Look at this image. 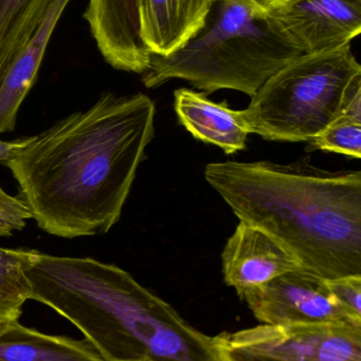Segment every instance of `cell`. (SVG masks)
<instances>
[{
	"instance_id": "1",
	"label": "cell",
	"mask_w": 361,
	"mask_h": 361,
	"mask_svg": "<svg viewBox=\"0 0 361 361\" xmlns=\"http://www.w3.org/2000/svg\"><path fill=\"white\" fill-rule=\"evenodd\" d=\"M155 114L143 93H104L88 110L28 137L2 164L38 227L66 239L107 233L154 139Z\"/></svg>"
},
{
	"instance_id": "2",
	"label": "cell",
	"mask_w": 361,
	"mask_h": 361,
	"mask_svg": "<svg viewBox=\"0 0 361 361\" xmlns=\"http://www.w3.org/2000/svg\"><path fill=\"white\" fill-rule=\"evenodd\" d=\"M210 186L239 221L288 248L324 279L361 275V173L307 163H210Z\"/></svg>"
},
{
	"instance_id": "3",
	"label": "cell",
	"mask_w": 361,
	"mask_h": 361,
	"mask_svg": "<svg viewBox=\"0 0 361 361\" xmlns=\"http://www.w3.org/2000/svg\"><path fill=\"white\" fill-rule=\"evenodd\" d=\"M32 300L71 322L104 361H224L214 337L116 265L31 250Z\"/></svg>"
},
{
	"instance_id": "4",
	"label": "cell",
	"mask_w": 361,
	"mask_h": 361,
	"mask_svg": "<svg viewBox=\"0 0 361 361\" xmlns=\"http://www.w3.org/2000/svg\"><path fill=\"white\" fill-rule=\"evenodd\" d=\"M218 1L215 17L184 47L152 56L142 82L156 88L184 80L207 94L237 90L252 97L276 72L302 55L273 30L266 17L229 1Z\"/></svg>"
},
{
	"instance_id": "5",
	"label": "cell",
	"mask_w": 361,
	"mask_h": 361,
	"mask_svg": "<svg viewBox=\"0 0 361 361\" xmlns=\"http://www.w3.org/2000/svg\"><path fill=\"white\" fill-rule=\"evenodd\" d=\"M361 67L350 46L302 54L276 72L242 110L249 133L276 142H307L343 111Z\"/></svg>"
},
{
	"instance_id": "6",
	"label": "cell",
	"mask_w": 361,
	"mask_h": 361,
	"mask_svg": "<svg viewBox=\"0 0 361 361\" xmlns=\"http://www.w3.org/2000/svg\"><path fill=\"white\" fill-rule=\"evenodd\" d=\"M214 341L224 361H361V326L262 324Z\"/></svg>"
},
{
	"instance_id": "7",
	"label": "cell",
	"mask_w": 361,
	"mask_h": 361,
	"mask_svg": "<svg viewBox=\"0 0 361 361\" xmlns=\"http://www.w3.org/2000/svg\"><path fill=\"white\" fill-rule=\"evenodd\" d=\"M266 324H329L361 326L335 300L326 279L302 267L288 271L241 297Z\"/></svg>"
},
{
	"instance_id": "8",
	"label": "cell",
	"mask_w": 361,
	"mask_h": 361,
	"mask_svg": "<svg viewBox=\"0 0 361 361\" xmlns=\"http://www.w3.org/2000/svg\"><path fill=\"white\" fill-rule=\"evenodd\" d=\"M302 54L350 46L361 32V0H295L266 17Z\"/></svg>"
},
{
	"instance_id": "9",
	"label": "cell",
	"mask_w": 361,
	"mask_h": 361,
	"mask_svg": "<svg viewBox=\"0 0 361 361\" xmlns=\"http://www.w3.org/2000/svg\"><path fill=\"white\" fill-rule=\"evenodd\" d=\"M225 283L239 298L275 278L301 269L296 257L275 238L239 221L222 252Z\"/></svg>"
},
{
	"instance_id": "10",
	"label": "cell",
	"mask_w": 361,
	"mask_h": 361,
	"mask_svg": "<svg viewBox=\"0 0 361 361\" xmlns=\"http://www.w3.org/2000/svg\"><path fill=\"white\" fill-rule=\"evenodd\" d=\"M84 18L112 68L138 74L150 69L152 54L140 38L138 0H89Z\"/></svg>"
},
{
	"instance_id": "11",
	"label": "cell",
	"mask_w": 361,
	"mask_h": 361,
	"mask_svg": "<svg viewBox=\"0 0 361 361\" xmlns=\"http://www.w3.org/2000/svg\"><path fill=\"white\" fill-rule=\"evenodd\" d=\"M218 0H138L140 38L150 54L167 56L207 25Z\"/></svg>"
},
{
	"instance_id": "12",
	"label": "cell",
	"mask_w": 361,
	"mask_h": 361,
	"mask_svg": "<svg viewBox=\"0 0 361 361\" xmlns=\"http://www.w3.org/2000/svg\"><path fill=\"white\" fill-rule=\"evenodd\" d=\"M71 0H54L31 40L0 72V135L16 126L19 108L35 82L53 32Z\"/></svg>"
},
{
	"instance_id": "13",
	"label": "cell",
	"mask_w": 361,
	"mask_h": 361,
	"mask_svg": "<svg viewBox=\"0 0 361 361\" xmlns=\"http://www.w3.org/2000/svg\"><path fill=\"white\" fill-rule=\"evenodd\" d=\"M174 97L178 121L195 139L218 146L226 154L245 149L250 133L242 110L212 102L190 89H178Z\"/></svg>"
},
{
	"instance_id": "14",
	"label": "cell",
	"mask_w": 361,
	"mask_h": 361,
	"mask_svg": "<svg viewBox=\"0 0 361 361\" xmlns=\"http://www.w3.org/2000/svg\"><path fill=\"white\" fill-rule=\"evenodd\" d=\"M0 361H104L87 339L52 336L18 320L0 324Z\"/></svg>"
},
{
	"instance_id": "15",
	"label": "cell",
	"mask_w": 361,
	"mask_h": 361,
	"mask_svg": "<svg viewBox=\"0 0 361 361\" xmlns=\"http://www.w3.org/2000/svg\"><path fill=\"white\" fill-rule=\"evenodd\" d=\"M54 0H0V72L31 40Z\"/></svg>"
},
{
	"instance_id": "16",
	"label": "cell",
	"mask_w": 361,
	"mask_h": 361,
	"mask_svg": "<svg viewBox=\"0 0 361 361\" xmlns=\"http://www.w3.org/2000/svg\"><path fill=\"white\" fill-rule=\"evenodd\" d=\"M31 250L0 247V300L23 307L32 299V288L25 265Z\"/></svg>"
},
{
	"instance_id": "17",
	"label": "cell",
	"mask_w": 361,
	"mask_h": 361,
	"mask_svg": "<svg viewBox=\"0 0 361 361\" xmlns=\"http://www.w3.org/2000/svg\"><path fill=\"white\" fill-rule=\"evenodd\" d=\"M315 148L353 159L361 157V122L338 116L330 126L312 140Z\"/></svg>"
},
{
	"instance_id": "18",
	"label": "cell",
	"mask_w": 361,
	"mask_h": 361,
	"mask_svg": "<svg viewBox=\"0 0 361 361\" xmlns=\"http://www.w3.org/2000/svg\"><path fill=\"white\" fill-rule=\"evenodd\" d=\"M326 283L337 303L361 322V275L328 279Z\"/></svg>"
},
{
	"instance_id": "19",
	"label": "cell",
	"mask_w": 361,
	"mask_h": 361,
	"mask_svg": "<svg viewBox=\"0 0 361 361\" xmlns=\"http://www.w3.org/2000/svg\"><path fill=\"white\" fill-rule=\"evenodd\" d=\"M29 219H32L31 212L25 204L18 197H11L0 187V237L21 231Z\"/></svg>"
},
{
	"instance_id": "20",
	"label": "cell",
	"mask_w": 361,
	"mask_h": 361,
	"mask_svg": "<svg viewBox=\"0 0 361 361\" xmlns=\"http://www.w3.org/2000/svg\"><path fill=\"white\" fill-rule=\"evenodd\" d=\"M244 6L256 16L267 17L290 6L295 0H220Z\"/></svg>"
},
{
	"instance_id": "21",
	"label": "cell",
	"mask_w": 361,
	"mask_h": 361,
	"mask_svg": "<svg viewBox=\"0 0 361 361\" xmlns=\"http://www.w3.org/2000/svg\"><path fill=\"white\" fill-rule=\"evenodd\" d=\"M28 142V137L25 139H16L14 141L4 142L0 140V162L8 160L16 150L25 145Z\"/></svg>"
},
{
	"instance_id": "22",
	"label": "cell",
	"mask_w": 361,
	"mask_h": 361,
	"mask_svg": "<svg viewBox=\"0 0 361 361\" xmlns=\"http://www.w3.org/2000/svg\"><path fill=\"white\" fill-rule=\"evenodd\" d=\"M21 315V307L0 300V324L18 320Z\"/></svg>"
}]
</instances>
